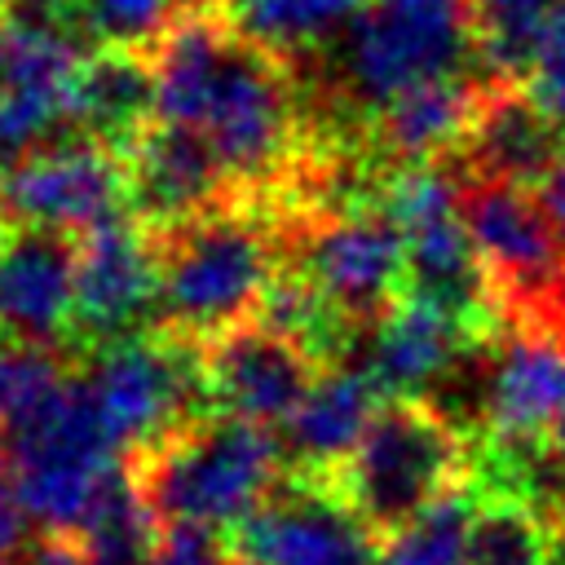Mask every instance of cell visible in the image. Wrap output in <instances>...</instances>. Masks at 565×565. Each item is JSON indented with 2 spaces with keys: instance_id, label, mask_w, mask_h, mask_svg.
<instances>
[{
  "instance_id": "cell-15",
  "label": "cell",
  "mask_w": 565,
  "mask_h": 565,
  "mask_svg": "<svg viewBox=\"0 0 565 565\" xmlns=\"http://www.w3.org/2000/svg\"><path fill=\"white\" fill-rule=\"evenodd\" d=\"M79 243L44 225L0 234V335L53 349L75 331Z\"/></svg>"
},
{
  "instance_id": "cell-34",
  "label": "cell",
  "mask_w": 565,
  "mask_h": 565,
  "mask_svg": "<svg viewBox=\"0 0 565 565\" xmlns=\"http://www.w3.org/2000/svg\"><path fill=\"white\" fill-rule=\"evenodd\" d=\"M0 225H4V216H0Z\"/></svg>"
},
{
  "instance_id": "cell-22",
  "label": "cell",
  "mask_w": 565,
  "mask_h": 565,
  "mask_svg": "<svg viewBox=\"0 0 565 565\" xmlns=\"http://www.w3.org/2000/svg\"><path fill=\"white\" fill-rule=\"evenodd\" d=\"M366 0H225L230 22L278 57H309L335 44Z\"/></svg>"
},
{
  "instance_id": "cell-24",
  "label": "cell",
  "mask_w": 565,
  "mask_h": 565,
  "mask_svg": "<svg viewBox=\"0 0 565 565\" xmlns=\"http://www.w3.org/2000/svg\"><path fill=\"white\" fill-rule=\"evenodd\" d=\"M181 13V0H75V31L84 44L150 53Z\"/></svg>"
},
{
  "instance_id": "cell-13",
  "label": "cell",
  "mask_w": 565,
  "mask_h": 565,
  "mask_svg": "<svg viewBox=\"0 0 565 565\" xmlns=\"http://www.w3.org/2000/svg\"><path fill=\"white\" fill-rule=\"evenodd\" d=\"M124 168H128L132 216L154 234L238 199L216 150L194 128H181L168 119H154L124 150Z\"/></svg>"
},
{
  "instance_id": "cell-23",
  "label": "cell",
  "mask_w": 565,
  "mask_h": 565,
  "mask_svg": "<svg viewBox=\"0 0 565 565\" xmlns=\"http://www.w3.org/2000/svg\"><path fill=\"white\" fill-rule=\"evenodd\" d=\"M552 4L556 0H468L477 57L486 62V75H503V79L530 75L534 44Z\"/></svg>"
},
{
  "instance_id": "cell-12",
  "label": "cell",
  "mask_w": 565,
  "mask_h": 565,
  "mask_svg": "<svg viewBox=\"0 0 565 565\" xmlns=\"http://www.w3.org/2000/svg\"><path fill=\"white\" fill-rule=\"evenodd\" d=\"M159 300V243L132 212H115L79 234L75 274V331L79 340L110 344L137 335Z\"/></svg>"
},
{
  "instance_id": "cell-28",
  "label": "cell",
  "mask_w": 565,
  "mask_h": 565,
  "mask_svg": "<svg viewBox=\"0 0 565 565\" xmlns=\"http://www.w3.org/2000/svg\"><path fill=\"white\" fill-rule=\"evenodd\" d=\"M26 530H31V516L22 508V494H18V481H13V463H9V450H4V437H0V565H13L31 547Z\"/></svg>"
},
{
  "instance_id": "cell-11",
  "label": "cell",
  "mask_w": 565,
  "mask_h": 565,
  "mask_svg": "<svg viewBox=\"0 0 565 565\" xmlns=\"http://www.w3.org/2000/svg\"><path fill=\"white\" fill-rule=\"evenodd\" d=\"M322 353L269 322H243L203 344L207 402L221 415L274 428L296 415L322 375Z\"/></svg>"
},
{
  "instance_id": "cell-27",
  "label": "cell",
  "mask_w": 565,
  "mask_h": 565,
  "mask_svg": "<svg viewBox=\"0 0 565 565\" xmlns=\"http://www.w3.org/2000/svg\"><path fill=\"white\" fill-rule=\"evenodd\" d=\"M146 565H234V552L207 525H159L154 552Z\"/></svg>"
},
{
  "instance_id": "cell-31",
  "label": "cell",
  "mask_w": 565,
  "mask_h": 565,
  "mask_svg": "<svg viewBox=\"0 0 565 565\" xmlns=\"http://www.w3.org/2000/svg\"><path fill=\"white\" fill-rule=\"evenodd\" d=\"M212 4H225V0H181L185 13H190V9H212Z\"/></svg>"
},
{
  "instance_id": "cell-29",
  "label": "cell",
  "mask_w": 565,
  "mask_h": 565,
  "mask_svg": "<svg viewBox=\"0 0 565 565\" xmlns=\"http://www.w3.org/2000/svg\"><path fill=\"white\" fill-rule=\"evenodd\" d=\"M543 503L565 521V415L543 437Z\"/></svg>"
},
{
  "instance_id": "cell-10",
  "label": "cell",
  "mask_w": 565,
  "mask_h": 565,
  "mask_svg": "<svg viewBox=\"0 0 565 565\" xmlns=\"http://www.w3.org/2000/svg\"><path fill=\"white\" fill-rule=\"evenodd\" d=\"M119 194H128V168L119 150L75 132L66 141L35 146L0 177V216L4 225L84 234L119 212Z\"/></svg>"
},
{
  "instance_id": "cell-21",
  "label": "cell",
  "mask_w": 565,
  "mask_h": 565,
  "mask_svg": "<svg viewBox=\"0 0 565 565\" xmlns=\"http://www.w3.org/2000/svg\"><path fill=\"white\" fill-rule=\"evenodd\" d=\"M561 534H565V521L539 499L472 494L468 565H552Z\"/></svg>"
},
{
  "instance_id": "cell-16",
  "label": "cell",
  "mask_w": 565,
  "mask_h": 565,
  "mask_svg": "<svg viewBox=\"0 0 565 565\" xmlns=\"http://www.w3.org/2000/svg\"><path fill=\"white\" fill-rule=\"evenodd\" d=\"M565 150V128L543 110L525 79H486V97L468 141L459 146V181H516L534 185Z\"/></svg>"
},
{
  "instance_id": "cell-6",
  "label": "cell",
  "mask_w": 565,
  "mask_h": 565,
  "mask_svg": "<svg viewBox=\"0 0 565 565\" xmlns=\"http://www.w3.org/2000/svg\"><path fill=\"white\" fill-rule=\"evenodd\" d=\"M84 397L110 437V446L124 459H137L194 424L207 402L203 380V349L190 340H177L168 331L159 335H124L110 344H97L84 371Z\"/></svg>"
},
{
  "instance_id": "cell-8",
  "label": "cell",
  "mask_w": 565,
  "mask_h": 565,
  "mask_svg": "<svg viewBox=\"0 0 565 565\" xmlns=\"http://www.w3.org/2000/svg\"><path fill=\"white\" fill-rule=\"evenodd\" d=\"M296 274L353 327L371 331L406 296V234L384 203L296 212L282 221Z\"/></svg>"
},
{
  "instance_id": "cell-17",
  "label": "cell",
  "mask_w": 565,
  "mask_h": 565,
  "mask_svg": "<svg viewBox=\"0 0 565 565\" xmlns=\"http://www.w3.org/2000/svg\"><path fill=\"white\" fill-rule=\"evenodd\" d=\"M486 79L459 71L397 93L388 106H380L366 119L371 150L388 163H428L441 154H459V146L477 124Z\"/></svg>"
},
{
  "instance_id": "cell-26",
  "label": "cell",
  "mask_w": 565,
  "mask_h": 565,
  "mask_svg": "<svg viewBox=\"0 0 565 565\" xmlns=\"http://www.w3.org/2000/svg\"><path fill=\"white\" fill-rule=\"evenodd\" d=\"M525 84L543 102V110L565 128V0H556L552 13L543 18Z\"/></svg>"
},
{
  "instance_id": "cell-1",
  "label": "cell",
  "mask_w": 565,
  "mask_h": 565,
  "mask_svg": "<svg viewBox=\"0 0 565 565\" xmlns=\"http://www.w3.org/2000/svg\"><path fill=\"white\" fill-rule=\"evenodd\" d=\"M159 115L194 128L238 199L291 190L313 137L287 57L243 35L225 4L190 9L150 49Z\"/></svg>"
},
{
  "instance_id": "cell-7",
  "label": "cell",
  "mask_w": 565,
  "mask_h": 565,
  "mask_svg": "<svg viewBox=\"0 0 565 565\" xmlns=\"http://www.w3.org/2000/svg\"><path fill=\"white\" fill-rule=\"evenodd\" d=\"M0 437L31 525H40L44 534L79 539L110 472L119 468V450L102 433L84 384L66 380L35 415H26Z\"/></svg>"
},
{
  "instance_id": "cell-9",
  "label": "cell",
  "mask_w": 565,
  "mask_h": 565,
  "mask_svg": "<svg viewBox=\"0 0 565 565\" xmlns=\"http://www.w3.org/2000/svg\"><path fill=\"white\" fill-rule=\"evenodd\" d=\"M384 539L349 508L331 477L296 472L234 525V556L243 565H380Z\"/></svg>"
},
{
  "instance_id": "cell-33",
  "label": "cell",
  "mask_w": 565,
  "mask_h": 565,
  "mask_svg": "<svg viewBox=\"0 0 565 565\" xmlns=\"http://www.w3.org/2000/svg\"><path fill=\"white\" fill-rule=\"evenodd\" d=\"M234 565H243V561H238V556H234Z\"/></svg>"
},
{
  "instance_id": "cell-4",
  "label": "cell",
  "mask_w": 565,
  "mask_h": 565,
  "mask_svg": "<svg viewBox=\"0 0 565 565\" xmlns=\"http://www.w3.org/2000/svg\"><path fill=\"white\" fill-rule=\"evenodd\" d=\"M159 525H243L274 490L282 450L269 428L234 415H199L154 450L124 459Z\"/></svg>"
},
{
  "instance_id": "cell-18",
  "label": "cell",
  "mask_w": 565,
  "mask_h": 565,
  "mask_svg": "<svg viewBox=\"0 0 565 565\" xmlns=\"http://www.w3.org/2000/svg\"><path fill=\"white\" fill-rule=\"evenodd\" d=\"M477 344L481 340H472L441 309L402 296L371 327V344L362 353V366L371 371V380L384 397H424V388L441 384L459 366V358Z\"/></svg>"
},
{
  "instance_id": "cell-3",
  "label": "cell",
  "mask_w": 565,
  "mask_h": 565,
  "mask_svg": "<svg viewBox=\"0 0 565 565\" xmlns=\"http://www.w3.org/2000/svg\"><path fill=\"white\" fill-rule=\"evenodd\" d=\"M472 441L463 424L428 397H384L331 486L380 534L393 539L450 494L468 490Z\"/></svg>"
},
{
  "instance_id": "cell-32",
  "label": "cell",
  "mask_w": 565,
  "mask_h": 565,
  "mask_svg": "<svg viewBox=\"0 0 565 565\" xmlns=\"http://www.w3.org/2000/svg\"><path fill=\"white\" fill-rule=\"evenodd\" d=\"M4 4H9V0H0V9H4Z\"/></svg>"
},
{
  "instance_id": "cell-14",
  "label": "cell",
  "mask_w": 565,
  "mask_h": 565,
  "mask_svg": "<svg viewBox=\"0 0 565 565\" xmlns=\"http://www.w3.org/2000/svg\"><path fill=\"white\" fill-rule=\"evenodd\" d=\"M565 415V335L503 327L481 384V437L539 446Z\"/></svg>"
},
{
  "instance_id": "cell-5",
  "label": "cell",
  "mask_w": 565,
  "mask_h": 565,
  "mask_svg": "<svg viewBox=\"0 0 565 565\" xmlns=\"http://www.w3.org/2000/svg\"><path fill=\"white\" fill-rule=\"evenodd\" d=\"M340 44V93L353 115L371 119L397 93L459 75L477 57L468 0H366Z\"/></svg>"
},
{
  "instance_id": "cell-19",
  "label": "cell",
  "mask_w": 565,
  "mask_h": 565,
  "mask_svg": "<svg viewBox=\"0 0 565 565\" xmlns=\"http://www.w3.org/2000/svg\"><path fill=\"white\" fill-rule=\"evenodd\" d=\"M380 388L362 362H335L318 375L309 397L296 406V415L282 424L287 428V459L296 472L309 477H331L353 446L362 441L366 424L380 411Z\"/></svg>"
},
{
  "instance_id": "cell-2",
  "label": "cell",
  "mask_w": 565,
  "mask_h": 565,
  "mask_svg": "<svg viewBox=\"0 0 565 565\" xmlns=\"http://www.w3.org/2000/svg\"><path fill=\"white\" fill-rule=\"evenodd\" d=\"M287 225L230 199L194 221L159 230V331L207 344L243 322H252L278 282Z\"/></svg>"
},
{
  "instance_id": "cell-25",
  "label": "cell",
  "mask_w": 565,
  "mask_h": 565,
  "mask_svg": "<svg viewBox=\"0 0 565 565\" xmlns=\"http://www.w3.org/2000/svg\"><path fill=\"white\" fill-rule=\"evenodd\" d=\"M66 384L62 362L44 344H22L0 335V433L35 415Z\"/></svg>"
},
{
  "instance_id": "cell-30",
  "label": "cell",
  "mask_w": 565,
  "mask_h": 565,
  "mask_svg": "<svg viewBox=\"0 0 565 565\" xmlns=\"http://www.w3.org/2000/svg\"><path fill=\"white\" fill-rule=\"evenodd\" d=\"M534 190V199H539V207L547 212V221L561 230V238H565V150L556 154V163L530 185Z\"/></svg>"
},
{
  "instance_id": "cell-20",
  "label": "cell",
  "mask_w": 565,
  "mask_h": 565,
  "mask_svg": "<svg viewBox=\"0 0 565 565\" xmlns=\"http://www.w3.org/2000/svg\"><path fill=\"white\" fill-rule=\"evenodd\" d=\"M154 115H159V88H154L150 53L102 49L84 57L71 88V128L79 137H93L124 154L154 124Z\"/></svg>"
}]
</instances>
